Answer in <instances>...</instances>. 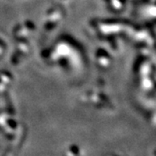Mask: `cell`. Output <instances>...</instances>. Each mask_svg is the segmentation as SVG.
Segmentation results:
<instances>
[{"label":"cell","mask_w":156,"mask_h":156,"mask_svg":"<svg viewBox=\"0 0 156 156\" xmlns=\"http://www.w3.org/2000/svg\"><path fill=\"white\" fill-rule=\"evenodd\" d=\"M154 156H156V153H154Z\"/></svg>","instance_id":"6da1fadb"}]
</instances>
